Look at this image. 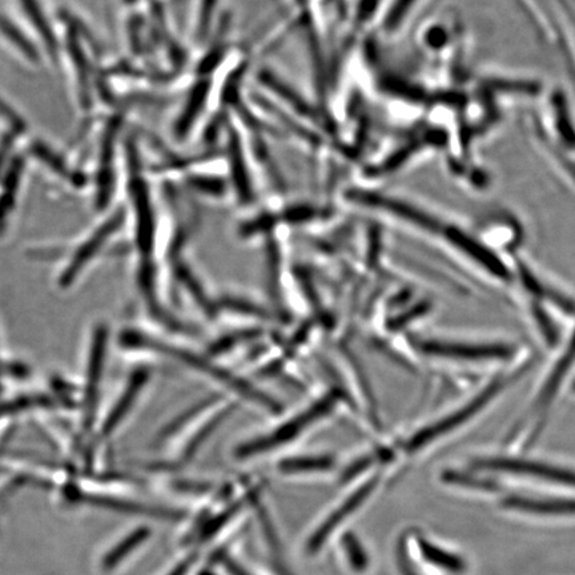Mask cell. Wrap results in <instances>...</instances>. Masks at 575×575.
Instances as JSON below:
<instances>
[{
    "mask_svg": "<svg viewBox=\"0 0 575 575\" xmlns=\"http://www.w3.org/2000/svg\"><path fill=\"white\" fill-rule=\"evenodd\" d=\"M192 562V558L191 560L184 561L183 564L176 566V568L168 575H186L188 570L191 568Z\"/></svg>",
    "mask_w": 575,
    "mask_h": 575,
    "instance_id": "cell-22",
    "label": "cell"
},
{
    "mask_svg": "<svg viewBox=\"0 0 575 575\" xmlns=\"http://www.w3.org/2000/svg\"><path fill=\"white\" fill-rule=\"evenodd\" d=\"M344 550L347 553L349 564L356 572H364L368 568V557L365 554L363 546L357 541L355 536L347 534L343 540Z\"/></svg>",
    "mask_w": 575,
    "mask_h": 575,
    "instance_id": "cell-15",
    "label": "cell"
},
{
    "mask_svg": "<svg viewBox=\"0 0 575 575\" xmlns=\"http://www.w3.org/2000/svg\"><path fill=\"white\" fill-rule=\"evenodd\" d=\"M332 466L333 461L329 457L293 458L281 462L280 470L284 473L324 472Z\"/></svg>",
    "mask_w": 575,
    "mask_h": 575,
    "instance_id": "cell-14",
    "label": "cell"
},
{
    "mask_svg": "<svg viewBox=\"0 0 575 575\" xmlns=\"http://www.w3.org/2000/svg\"><path fill=\"white\" fill-rule=\"evenodd\" d=\"M477 468L494 470V472H504L513 474H524L544 478V480L557 482V484L575 486V473L569 470L553 468V466L537 464V462L520 460H482L476 464Z\"/></svg>",
    "mask_w": 575,
    "mask_h": 575,
    "instance_id": "cell-5",
    "label": "cell"
},
{
    "mask_svg": "<svg viewBox=\"0 0 575 575\" xmlns=\"http://www.w3.org/2000/svg\"><path fill=\"white\" fill-rule=\"evenodd\" d=\"M425 311L426 308L424 307V305H421V307L413 309V311L406 312L405 315H401L400 317H397V319H394L392 323L389 324V328L400 329L404 327V325L408 324L410 320H413L414 317L420 316L422 315V313H425Z\"/></svg>",
    "mask_w": 575,
    "mask_h": 575,
    "instance_id": "cell-19",
    "label": "cell"
},
{
    "mask_svg": "<svg viewBox=\"0 0 575 575\" xmlns=\"http://www.w3.org/2000/svg\"><path fill=\"white\" fill-rule=\"evenodd\" d=\"M120 345L126 351H154L156 353H162V355L172 356L175 359L182 361L183 364L188 365V367L195 368L197 371L205 373V375L213 377V379L221 381L229 388L237 390L243 396L248 397L249 400L259 402L261 406L272 410V412H280L281 406L276 404L272 398L265 396V394L259 392V390L253 388V386L248 385L245 381L237 379V377L232 376L231 373L224 371L215 365H211L208 361L201 359V357L193 355V353L184 351V349L172 347L154 339V337L144 335V333L135 331V329H126L119 336Z\"/></svg>",
    "mask_w": 575,
    "mask_h": 575,
    "instance_id": "cell-2",
    "label": "cell"
},
{
    "mask_svg": "<svg viewBox=\"0 0 575 575\" xmlns=\"http://www.w3.org/2000/svg\"><path fill=\"white\" fill-rule=\"evenodd\" d=\"M376 485L377 477L372 478V480L367 482V484L361 486V488L357 490L355 494H352V496L349 497L348 500L332 514L331 517L327 518L324 524L316 530L315 534H313L311 540H309L308 552L315 554L317 550L323 548L325 541L328 540L329 536H331V534L335 532V530L339 528V526L343 524L351 514L355 513V510L359 508L361 504H364V501L367 500L369 496H371Z\"/></svg>",
    "mask_w": 575,
    "mask_h": 575,
    "instance_id": "cell-7",
    "label": "cell"
},
{
    "mask_svg": "<svg viewBox=\"0 0 575 575\" xmlns=\"http://www.w3.org/2000/svg\"><path fill=\"white\" fill-rule=\"evenodd\" d=\"M422 557L438 568L449 570V572L460 573L465 569V562L460 557L446 553L444 550L436 548L428 541L420 542Z\"/></svg>",
    "mask_w": 575,
    "mask_h": 575,
    "instance_id": "cell-13",
    "label": "cell"
},
{
    "mask_svg": "<svg viewBox=\"0 0 575 575\" xmlns=\"http://www.w3.org/2000/svg\"><path fill=\"white\" fill-rule=\"evenodd\" d=\"M336 397L329 396L317 402L315 406L311 409L305 410L301 413L299 417L293 418L292 421L287 422L281 426L280 429L275 430L268 437L260 438V440L249 442L247 445L241 446L237 450V456L239 457H249L253 454H259L268 452V450L275 449L276 446L285 444V442L292 441L293 438L303 432L308 425L312 422L319 420V418L324 417L325 414L331 412L333 406H335Z\"/></svg>",
    "mask_w": 575,
    "mask_h": 575,
    "instance_id": "cell-3",
    "label": "cell"
},
{
    "mask_svg": "<svg viewBox=\"0 0 575 575\" xmlns=\"http://www.w3.org/2000/svg\"><path fill=\"white\" fill-rule=\"evenodd\" d=\"M505 385L506 381H497V383L488 386L480 396L474 398V400L470 401V404L464 406V408L450 414L449 417L442 418V420L436 422V424L430 425L429 428L422 429L417 434H414V437L408 444L410 452H414V450H418L422 448V446L430 444V442L436 440V438L444 436L445 433L452 432L453 429L465 424L469 418H472L474 414L480 412Z\"/></svg>",
    "mask_w": 575,
    "mask_h": 575,
    "instance_id": "cell-4",
    "label": "cell"
},
{
    "mask_svg": "<svg viewBox=\"0 0 575 575\" xmlns=\"http://www.w3.org/2000/svg\"><path fill=\"white\" fill-rule=\"evenodd\" d=\"M444 481L449 484H456L462 486H472V488L492 490L494 485L489 481L474 480L472 477L462 476L460 473L446 472L444 474Z\"/></svg>",
    "mask_w": 575,
    "mask_h": 575,
    "instance_id": "cell-17",
    "label": "cell"
},
{
    "mask_svg": "<svg viewBox=\"0 0 575 575\" xmlns=\"http://www.w3.org/2000/svg\"><path fill=\"white\" fill-rule=\"evenodd\" d=\"M151 530L146 526H140L131 530L114 544L110 546L100 557L99 568L103 573L112 574L122 568L124 562L128 560L150 538Z\"/></svg>",
    "mask_w": 575,
    "mask_h": 575,
    "instance_id": "cell-8",
    "label": "cell"
},
{
    "mask_svg": "<svg viewBox=\"0 0 575 575\" xmlns=\"http://www.w3.org/2000/svg\"><path fill=\"white\" fill-rule=\"evenodd\" d=\"M505 508L524 510L544 516H575V501L572 500H530L524 497H509L504 501Z\"/></svg>",
    "mask_w": 575,
    "mask_h": 575,
    "instance_id": "cell-11",
    "label": "cell"
},
{
    "mask_svg": "<svg viewBox=\"0 0 575 575\" xmlns=\"http://www.w3.org/2000/svg\"><path fill=\"white\" fill-rule=\"evenodd\" d=\"M178 276L180 281H182V283L186 285L188 289H190L192 295L195 296L197 303H199L201 307L207 309L208 312H212L211 304H209L207 296L204 295L203 289L200 288V285L197 284V281L193 279L190 271L184 267H179Z\"/></svg>",
    "mask_w": 575,
    "mask_h": 575,
    "instance_id": "cell-16",
    "label": "cell"
},
{
    "mask_svg": "<svg viewBox=\"0 0 575 575\" xmlns=\"http://www.w3.org/2000/svg\"><path fill=\"white\" fill-rule=\"evenodd\" d=\"M416 0H397L390 8L388 18H386V26L389 28L397 27L401 23L402 18L408 14L410 7Z\"/></svg>",
    "mask_w": 575,
    "mask_h": 575,
    "instance_id": "cell-18",
    "label": "cell"
},
{
    "mask_svg": "<svg viewBox=\"0 0 575 575\" xmlns=\"http://www.w3.org/2000/svg\"><path fill=\"white\" fill-rule=\"evenodd\" d=\"M356 199L361 201V203L371 205V207L385 209L392 215L410 221V223L416 224L418 227L429 229V231H437L438 224L432 217L425 215L424 212H420L416 208L410 207L408 204L401 203V201L388 199V197L384 196L364 195V193L357 195Z\"/></svg>",
    "mask_w": 575,
    "mask_h": 575,
    "instance_id": "cell-10",
    "label": "cell"
},
{
    "mask_svg": "<svg viewBox=\"0 0 575 575\" xmlns=\"http://www.w3.org/2000/svg\"><path fill=\"white\" fill-rule=\"evenodd\" d=\"M126 212L115 209L100 220L98 225L72 241L66 248H59L55 267V287L60 292L74 291L86 276L94 271L100 260L110 252L112 243L122 231Z\"/></svg>",
    "mask_w": 575,
    "mask_h": 575,
    "instance_id": "cell-1",
    "label": "cell"
},
{
    "mask_svg": "<svg viewBox=\"0 0 575 575\" xmlns=\"http://www.w3.org/2000/svg\"><path fill=\"white\" fill-rule=\"evenodd\" d=\"M18 3L20 8H22L24 20L34 31L36 38L42 40L44 48L50 52L58 50L54 31H52L46 15H44V10L40 6L39 0H18Z\"/></svg>",
    "mask_w": 575,
    "mask_h": 575,
    "instance_id": "cell-12",
    "label": "cell"
},
{
    "mask_svg": "<svg viewBox=\"0 0 575 575\" xmlns=\"http://www.w3.org/2000/svg\"><path fill=\"white\" fill-rule=\"evenodd\" d=\"M420 349L428 355L462 360L508 359L513 353V349L506 345L445 344L434 341L421 343Z\"/></svg>",
    "mask_w": 575,
    "mask_h": 575,
    "instance_id": "cell-6",
    "label": "cell"
},
{
    "mask_svg": "<svg viewBox=\"0 0 575 575\" xmlns=\"http://www.w3.org/2000/svg\"><path fill=\"white\" fill-rule=\"evenodd\" d=\"M574 390H575V385H574Z\"/></svg>",
    "mask_w": 575,
    "mask_h": 575,
    "instance_id": "cell-23",
    "label": "cell"
},
{
    "mask_svg": "<svg viewBox=\"0 0 575 575\" xmlns=\"http://www.w3.org/2000/svg\"><path fill=\"white\" fill-rule=\"evenodd\" d=\"M445 38V32L441 30H434L429 34V42L433 46H440V44L444 43Z\"/></svg>",
    "mask_w": 575,
    "mask_h": 575,
    "instance_id": "cell-21",
    "label": "cell"
},
{
    "mask_svg": "<svg viewBox=\"0 0 575 575\" xmlns=\"http://www.w3.org/2000/svg\"><path fill=\"white\" fill-rule=\"evenodd\" d=\"M227 305L229 308H235L236 311L251 313V315H261V313H263L259 311V308L253 307V305L248 303H243V301H227Z\"/></svg>",
    "mask_w": 575,
    "mask_h": 575,
    "instance_id": "cell-20",
    "label": "cell"
},
{
    "mask_svg": "<svg viewBox=\"0 0 575 575\" xmlns=\"http://www.w3.org/2000/svg\"><path fill=\"white\" fill-rule=\"evenodd\" d=\"M448 237L454 245H457L462 252H465L466 255L481 264L486 271L493 273L494 276L500 277V279H509V271L505 268L504 263L498 260L488 249L474 241L472 237L466 236L465 233L454 228L449 229Z\"/></svg>",
    "mask_w": 575,
    "mask_h": 575,
    "instance_id": "cell-9",
    "label": "cell"
}]
</instances>
